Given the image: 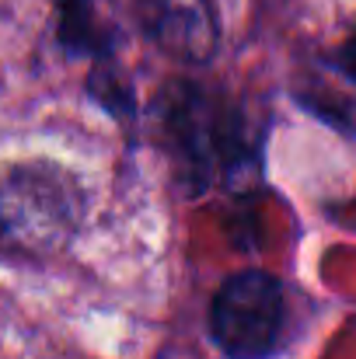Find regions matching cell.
<instances>
[{
    "mask_svg": "<svg viewBox=\"0 0 356 359\" xmlns=\"http://www.w3.org/2000/svg\"><path fill=\"white\" fill-rule=\"evenodd\" d=\"M157 102L175 164L196 192L213 175H224L235 189L258 175V133L241 105L217 102L206 88L185 81Z\"/></svg>",
    "mask_w": 356,
    "mask_h": 359,
    "instance_id": "1",
    "label": "cell"
},
{
    "mask_svg": "<svg viewBox=\"0 0 356 359\" xmlns=\"http://www.w3.org/2000/svg\"><path fill=\"white\" fill-rule=\"evenodd\" d=\"M84 220L81 182L53 164L28 161L0 178V241L21 255L46 258L63 251Z\"/></svg>",
    "mask_w": 356,
    "mask_h": 359,
    "instance_id": "2",
    "label": "cell"
},
{
    "mask_svg": "<svg viewBox=\"0 0 356 359\" xmlns=\"http://www.w3.org/2000/svg\"><path fill=\"white\" fill-rule=\"evenodd\" d=\"M286 318V297L272 272L244 269L210 300V335L228 359H269Z\"/></svg>",
    "mask_w": 356,
    "mask_h": 359,
    "instance_id": "3",
    "label": "cell"
},
{
    "mask_svg": "<svg viewBox=\"0 0 356 359\" xmlns=\"http://www.w3.org/2000/svg\"><path fill=\"white\" fill-rule=\"evenodd\" d=\"M143 32L182 63H210L220 28L210 0H136Z\"/></svg>",
    "mask_w": 356,
    "mask_h": 359,
    "instance_id": "4",
    "label": "cell"
},
{
    "mask_svg": "<svg viewBox=\"0 0 356 359\" xmlns=\"http://www.w3.org/2000/svg\"><path fill=\"white\" fill-rule=\"evenodd\" d=\"M56 42L67 56H112V28L95 0H56Z\"/></svg>",
    "mask_w": 356,
    "mask_h": 359,
    "instance_id": "5",
    "label": "cell"
},
{
    "mask_svg": "<svg viewBox=\"0 0 356 359\" xmlns=\"http://www.w3.org/2000/svg\"><path fill=\"white\" fill-rule=\"evenodd\" d=\"M88 91L112 119L129 122L136 116V91H133V84L126 81V74L119 70V63L112 56H98L95 60L91 77H88Z\"/></svg>",
    "mask_w": 356,
    "mask_h": 359,
    "instance_id": "6",
    "label": "cell"
}]
</instances>
